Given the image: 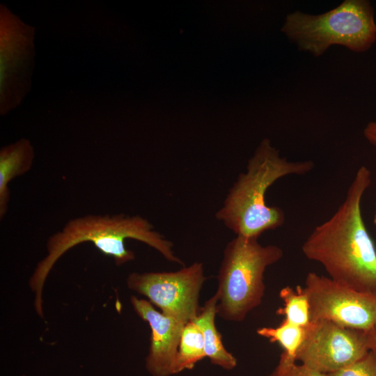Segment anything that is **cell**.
I'll list each match as a JSON object with an SVG mask.
<instances>
[{
	"mask_svg": "<svg viewBox=\"0 0 376 376\" xmlns=\"http://www.w3.org/2000/svg\"><path fill=\"white\" fill-rule=\"evenodd\" d=\"M370 182V171L361 166L343 203L328 220L315 227L301 246L304 255L320 263L330 279L365 292H376V248L361 210Z\"/></svg>",
	"mask_w": 376,
	"mask_h": 376,
	"instance_id": "6da1fadb",
	"label": "cell"
},
{
	"mask_svg": "<svg viewBox=\"0 0 376 376\" xmlns=\"http://www.w3.org/2000/svg\"><path fill=\"white\" fill-rule=\"evenodd\" d=\"M127 239L142 242L157 250L168 261L183 265L174 254L173 243L154 230L148 219L139 215L91 214L71 219L47 239V253L37 263L29 279L38 315L44 316L43 288L51 270L63 255L78 244L91 242L120 266L135 258L134 252L125 246Z\"/></svg>",
	"mask_w": 376,
	"mask_h": 376,
	"instance_id": "7a4b0ae2",
	"label": "cell"
},
{
	"mask_svg": "<svg viewBox=\"0 0 376 376\" xmlns=\"http://www.w3.org/2000/svg\"><path fill=\"white\" fill-rule=\"evenodd\" d=\"M314 167L311 160L290 162L265 138L248 160L246 170L241 173L229 189L222 206L215 213L217 220L236 235L258 237L264 232L282 226L284 211L269 206L265 194L276 180L288 175H304Z\"/></svg>",
	"mask_w": 376,
	"mask_h": 376,
	"instance_id": "3957f363",
	"label": "cell"
},
{
	"mask_svg": "<svg viewBox=\"0 0 376 376\" xmlns=\"http://www.w3.org/2000/svg\"><path fill=\"white\" fill-rule=\"evenodd\" d=\"M281 31L300 51L315 57L334 45L354 52H364L376 40L374 10L367 0H345L334 9L318 15L299 10L288 13Z\"/></svg>",
	"mask_w": 376,
	"mask_h": 376,
	"instance_id": "277c9868",
	"label": "cell"
},
{
	"mask_svg": "<svg viewBox=\"0 0 376 376\" xmlns=\"http://www.w3.org/2000/svg\"><path fill=\"white\" fill-rule=\"evenodd\" d=\"M283 256L276 245L260 244L258 238L236 235L226 246L217 276V314L242 322L260 305L265 294L264 272Z\"/></svg>",
	"mask_w": 376,
	"mask_h": 376,
	"instance_id": "5b68a950",
	"label": "cell"
},
{
	"mask_svg": "<svg viewBox=\"0 0 376 376\" xmlns=\"http://www.w3.org/2000/svg\"><path fill=\"white\" fill-rule=\"evenodd\" d=\"M205 279L203 265L195 262L175 272H132L127 285L162 313L187 323L200 312V291Z\"/></svg>",
	"mask_w": 376,
	"mask_h": 376,
	"instance_id": "8992f818",
	"label": "cell"
},
{
	"mask_svg": "<svg viewBox=\"0 0 376 376\" xmlns=\"http://www.w3.org/2000/svg\"><path fill=\"white\" fill-rule=\"evenodd\" d=\"M303 289L311 321L326 320L364 332L376 325V292L356 290L313 272L306 275Z\"/></svg>",
	"mask_w": 376,
	"mask_h": 376,
	"instance_id": "52a82bcc",
	"label": "cell"
},
{
	"mask_svg": "<svg viewBox=\"0 0 376 376\" xmlns=\"http://www.w3.org/2000/svg\"><path fill=\"white\" fill-rule=\"evenodd\" d=\"M370 350L367 332L316 320L305 328L296 361L327 375L355 363Z\"/></svg>",
	"mask_w": 376,
	"mask_h": 376,
	"instance_id": "ba28073f",
	"label": "cell"
},
{
	"mask_svg": "<svg viewBox=\"0 0 376 376\" xmlns=\"http://www.w3.org/2000/svg\"><path fill=\"white\" fill-rule=\"evenodd\" d=\"M1 7L0 108L4 115L21 102L29 88L34 31Z\"/></svg>",
	"mask_w": 376,
	"mask_h": 376,
	"instance_id": "9c48e42d",
	"label": "cell"
},
{
	"mask_svg": "<svg viewBox=\"0 0 376 376\" xmlns=\"http://www.w3.org/2000/svg\"><path fill=\"white\" fill-rule=\"evenodd\" d=\"M136 313L150 327V343L146 368L152 376L174 375V366L181 334L186 322L157 311L146 299L132 296Z\"/></svg>",
	"mask_w": 376,
	"mask_h": 376,
	"instance_id": "30bf717a",
	"label": "cell"
},
{
	"mask_svg": "<svg viewBox=\"0 0 376 376\" xmlns=\"http://www.w3.org/2000/svg\"><path fill=\"white\" fill-rule=\"evenodd\" d=\"M34 150L31 142L22 139L0 150V219L6 216L10 202L9 184L31 169Z\"/></svg>",
	"mask_w": 376,
	"mask_h": 376,
	"instance_id": "8fae6325",
	"label": "cell"
},
{
	"mask_svg": "<svg viewBox=\"0 0 376 376\" xmlns=\"http://www.w3.org/2000/svg\"><path fill=\"white\" fill-rule=\"evenodd\" d=\"M218 296L217 293L201 308L197 317L193 320L203 334L205 356L211 363L225 370H230L237 366L235 357L224 347L221 334L215 326L217 305Z\"/></svg>",
	"mask_w": 376,
	"mask_h": 376,
	"instance_id": "7c38bea8",
	"label": "cell"
},
{
	"mask_svg": "<svg viewBox=\"0 0 376 376\" xmlns=\"http://www.w3.org/2000/svg\"><path fill=\"white\" fill-rule=\"evenodd\" d=\"M206 357L203 334L192 320L182 329L176 355L174 375L192 369L196 363Z\"/></svg>",
	"mask_w": 376,
	"mask_h": 376,
	"instance_id": "4fadbf2b",
	"label": "cell"
},
{
	"mask_svg": "<svg viewBox=\"0 0 376 376\" xmlns=\"http://www.w3.org/2000/svg\"><path fill=\"white\" fill-rule=\"evenodd\" d=\"M283 306L276 310V314L284 316L288 322L306 328L311 322L308 298L301 286L296 288L285 286L279 292Z\"/></svg>",
	"mask_w": 376,
	"mask_h": 376,
	"instance_id": "5bb4252c",
	"label": "cell"
},
{
	"mask_svg": "<svg viewBox=\"0 0 376 376\" xmlns=\"http://www.w3.org/2000/svg\"><path fill=\"white\" fill-rule=\"evenodd\" d=\"M305 328L295 325L283 319L276 327H260L258 335L267 338L271 343H278L283 352L296 360L297 352L303 341Z\"/></svg>",
	"mask_w": 376,
	"mask_h": 376,
	"instance_id": "9a60e30c",
	"label": "cell"
},
{
	"mask_svg": "<svg viewBox=\"0 0 376 376\" xmlns=\"http://www.w3.org/2000/svg\"><path fill=\"white\" fill-rule=\"evenodd\" d=\"M281 353L277 366L268 376H327Z\"/></svg>",
	"mask_w": 376,
	"mask_h": 376,
	"instance_id": "2e32d148",
	"label": "cell"
},
{
	"mask_svg": "<svg viewBox=\"0 0 376 376\" xmlns=\"http://www.w3.org/2000/svg\"><path fill=\"white\" fill-rule=\"evenodd\" d=\"M327 376H376V353L370 350L355 363Z\"/></svg>",
	"mask_w": 376,
	"mask_h": 376,
	"instance_id": "e0dca14e",
	"label": "cell"
},
{
	"mask_svg": "<svg viewBox=\"0 0 376 376\" xmlns=\"http://www.w3.org/2000/svg\"><path fill=\"white\" fill-rule=\"evenodd\" d=\"M363 135L370 143L376 146V121L370 122L366 126Z\"/></svg>",
	"mask_w": 376,
	"mask_h": 376,
	"instance_id": "ac0fdd59",
	"label": "cell"
},
{
	"mask_svg": "<svg viewBox=\"0 0 376 376\" xmlns=\"http://www.w3.org/2000/svg\"><path fill=\"white\" fill-rule=\"evenodd\" d=\"M370 350L376 353V325L367 332Z\"/></svg>",
	"mask_w": 376,
	"mask_h": 376,
	"instance_id": "d6986e66",
	"label": "cell"
},
{
	"mask_svg": "<svg viewBox=\"0 0 376 376\" xmlns=\"http://www.w3.org/2000/svg\"><path fill=\"white\" fill-rule=\"evenodd\" d=\"M373 222H374V224L376 226V203H375V211L374 214Z\"/></svg>",
	"mask_w": 376,
	"mask_h": 376,
	"instance_id": "ffe728a7",
	"label": "cell"
}]
</instances>
